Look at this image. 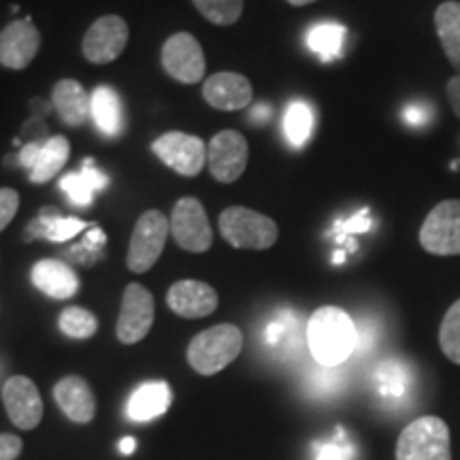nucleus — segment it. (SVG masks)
I'll list each match as a JSON object with an SVG mask.
<instances>
[{
    "instance_id": "nucleus-17",
    "label": "nucleus",
    "mask_w": 460,
    "mask_h": 460,
    "mask_svg": "<svg viewBox=\"0 0 460 460\" xmlns=\"http://www.w3.org/2000/svg\"><path fill=\"white\" fill-rule=\"evenodd\" d=\"M203 96L217 111H239L250 107L254 88L250 79L239 73H216L203 84Z\"/></svg>"
},
{
    "instance_id": "nucleus-30",
    "label": "nucleus",
    "mask_w": 460,
    "mask_h": 460,
    "mask_svg": "<svg viewBox=\"0 0 460 460\" xmlns=\"http://www.w3.org/2000/svg\"><path fill=\"white\" fill-rule=\"evenodd\" d=\"M192 4L216 26H233L243 15V0H192Z\"/></svg>"
},
{
    "instance_id": "nucleus-4",
    "label": "nucleus",
    "mask_w": 460,
    "mask_h": 460,
    "mask_svg": "<svg viewBox=\"0 0 460 460\" xmlns=\"http://www.w3.org/2000/svg\"><path fill=\"white\" fill-rule=\"evenodd\" d=\"M217 224L224 241L237 250H269L279 237L275 220L247 207H228L220 214Z\"/></svg>"
},
{
    "instance_id": "nucleus-31",
    "label": "nucleus",
    "mask_w": 460,
    "mask_h": 460,
    "mask_svg": "<svg viewBox=\"0 0 460 460\" xmlns=\"http://www.w3.org/2000/svg\"><path fill=\"white\" fill-rule=\"evenodd\" d=\"M58 326H60L62 335L71 339H90L99 331V320L84 307H66L58 315Z\"/></svg>"
},
{
    "instance_id": "nucleus-10",
    "label": "nucleus",
    "mask_w": 460,
    "mask_h": 460,
    "mask_svg": "<svg viewBox=\"0 0 460 460\" xmlns=\"http://www.w3.org/2000/svg\"><path fill=\"white\" fill-rule=\"evenodd\" d=\"M130 28L124 17L102 15L85 32L82 51L92 65H109L118 60L128 45Z\"/></svg>"
},
{
    "instance_id": "nucleus-8",
    "label": "nucleus",
    "mask_w": 460,
    "mask_h": 460,
    "mask_svg": "<svg viewBox=\"0 0 460 460\" xmlns=\"http://www.w3.org/2000/svg\"><path fill=\"white\" fill-rule=\"evenodd\" d=\"M152 152L160 163L183 177H197L207 164V146L197 135L171 130L152 143Z\"/></svg>"
},
{
    "instance_id": "nucleus-28",
    "label": "nucleus",
    "mask_w": 460,
    "mask_h": 460,
    "mask_svg": "<svg viewBox=\"0 0 460 460\" xmlns=\"http://www.w3.org/2000/svg\"><path fill=\"white\" fill-rule=\"evenodd\" d=\"M314 109L309 102L295 99L288 102L284 115V132L286 139L292 147H303L314 130Z\"/></svg>"
},
{
    "instance_id": "nucleus-11",
    "label": "nucleus",
    "mask_w": 460,
    "mask_h": 460,
    "mask_svg": "<svg viewBox=\"0 0 460 460\" xmlns=\"http://www.w3.org/2000/svg\"><path fill=\"white\" fill-rule=\"evenodd\" d=\"M163 68L175 82L192 85L205 77V54L199 39L190 32H175L163 45Z\"/></svg>"
},
{
    "instance_id": "nucleus-14",
    "label": "nucleus",
    "mask_w": 460,
    "mask_h": 460,
    "mask_svg": "<svg viewBox=\"0 0 460 460\" xmlns=\"http://www.w3.org/2000/svg\"><path fill=\"white\" fill-rule=\"evenodd\" d=\"M39 48H41V32L34 26L32 17L11 22L0 32V66L24 71L37 58Z\"/></svg>"
},
{
    "instance_id": "nucleus-2",
    "label": "nucleus",
    "mask_w": 460,
    "mask_h": 460,
    "mask_svg": "<svg viewBox=\"0 0 460 460\" xmlns=\"http://www.w3.org/2000/svg\"><path fill=\"white\" fill-rule=\"evenodd\" d=\"M243 349V332L234 324H217L199 332L188 345V362L199 376H216Z\"/></svg>"
},
{
    "instance_id": "nucleus-24",
    "label": "nucleus",
    "mask_w": 460,
    "mask_h": 460,
    "mask_svg": "<svg viewBox=\"0 0 460 460\" xmlns=\"http://www.w3.org/2000/svg\"><path fill=\"white\" fill-rule=\"evenodd\" d=\"M107 181V175L96 166L94 158H85L82 171L68 172V175L62 177L60 190H65L73 205L88 207L94 199V192L105 188Z\"/></svg>"
},
{
    "instance_id": "nucleus-25",
    "label": "nucleus",
    "mask_w": 460,
    "mask_h": 460,
    "mask_svg": "<svg viewBox=\"0 0 460 460\" xmlns=\"http://www.w3.org/2000/svg\"><path fill=\"white\" fill-rule=\"evenodd\" d=\"M435 28L450 65L460 75V3L447 0L435 11Z\"/></svg>"
},
{
    "instance_id": "nucleus-34",
    "label": "nucleus",
    "mask_w": 460,
    "mask_h": 460,
    "mask_svg": "<svg viewBox=\"0 0 460 460\" xmlns=\"http://www.w3.org/2000/svg\"><path fill=\"white\" fill-rule=\"evenodd\" d=\"M20 209V194L13 188H0V233L13 222Z\"/></svg>"
},
{
    "instance_id": "nucleus-16",
    "label": "nucleus",
    "mask_w": 460,
    "mask_h": 460,
    "mask_svg": "<svg viewBox=\"0 0 460 460\" xmlns=\"http://www.w3.org/2000/svg\"><path fill=\"white\" fill-rule=\"evenodd\" d=\"M217 292L199 279L175 281L166 292V305L172 314L186 320L207 318L217 309Z\"/></svg>"
},
{
    "instance_id": "nucleus-29",
    "label": "nucleus",
    "mask_w": 460,
    "mask_h": 460,
    "mask_svg": "<svg viewBox=\"0 0 460 460\" xmlns=\"http://www.w3.org/2000/svg\"><path fill=\"white\" fill-rule=\"evenodd\" d=\"M345 41V28L341 24H318L307 32V48L318 54L324 62L341 56Z\"/></svg>"
},
{
    "instance_id": "nucleus-33",
    "label": "nucleus",
    "mask_w": 460,
    "mask_h": 460,
    "mask_svg": "<svg viewBox=\"0 0 460 460\" xmlns=\"http://www.w3.org/2000/svg\"><path fill=\"white\" fill-rule=\"evenodd\" d=\"M356 446L343 427H337L329 439L314 444V460H354Z\"/></svg>"
},
{
    "instance_id": "nucleus-13",
    "label": "nucleus",
    "mask_w": 460,
    "mask_h": 460,
    "mask_svg": "<svg viewBox=\"0 0 460 460\" xmlns=\"http://www.w3.org/2000/svg\"><path fill=\"white\" fill-rule=\"evenodd\" d=\"M71 156V143L66 137L56 135L49 139L28 141L20 149V164L31 172L32 183H48L65 169Z\"/></svg>"
},
{
    "instance_id": "nucleus-36",
    "label": "nucleus",
    "mask_w": 460,
    "mask_h": 460,
    "mask_svg": "<svg viewBox=\"0 0 460 460\" xmlns=\"http://www.w3.org/2000/svg\"><path fill=\"white\" fill-rule=\"evenodd\" d=\"M22 439L17 435H0V460H15L22 452Z\"/></svg>"
},
{
    "instance_id": "nucleus-6",
    "label": "nucleus",
    "mask_w": 460,
    "mask_h": 460,
    "mask_svg": "<svg viewBox=\"0 0 460 460\" xmlns=\"http://www.w3.org/2000/svg\"><path fill=\"white\" fill-rule=\"evenodd\" d=\"M420 245L433 256H460V199L441 200L420 226Z\"/></svg>"
},
{
    "instance_id": "nucleus-18",
    "label": "nucleus",
    "mask_w": 460,
    "mask_h": 460,
    "mask_svg": "<svg viewBox=\"0 0 460 460\" xmlns=\"http://www.w3.org/2000/svg\"><path fill=\"white\" fill-rule=\"evenodd\" d=\"M54 399L75 424H88L96 416V399L90 384L79 376H66L54 386Z\"/></svg>"
},
{
    "instance_id": "nucleus-1",
    "label": "nucleus",
    "mask_w": 460,
    "mask_h": 460,
    "mask_svg": "<svg viewBox=\"0 0 460 460\" xmlns=\"http://www.w3.org/2000/svg\"><path fill=\"white\" fill-rule=\"evenodd\" d=\"M307 345L318 365L332 369L352 356L358 345V331L343 309L326 305L315 309L307 322Z\"/></svg>"
},
{
    "instance_id": "nucleus-5",
    "label": "nucleus",
    "mask_w": 460,
    "mask_h": 460,
    "mask_svg": "<svg viewBox=\"0 0 460 460\" xmlns=\"http://www.w3.org/2000/svg\"><path fill=\"white\" fill-rule=\"evenodd\" d=\"M169 233L171 224L163 211L149 209L146 214H141L135 228H132L126 267L132 273H147L158 262V258L163 256Z\"/></svg>"
},
{
    "instance_id": "nucleus-26",
    "label": "nucleus",
    "mask_w": 460,
    "mask_h": 460,
    "mask_svg": "<svg viewBox=\"0 0 460 460\" xmlns=\"http://www.w3.org/2000/svg\"><path fill=\"white\" fill-rule=\"evenodd\" d=\"M376 382V393L382 396L384 401H402L405 394L410 393L411 376L410 369L402 365L401 360H384L376 369L373 376Z\"/></svg>"
},
{
    "instance_id": "nucleus-12",
    "label": "nucleus",
    "mask_w": 460,
    "mask_h": 460,
    "mask_svg": "<svg viewBox=\"0 0 460 460\" xmlns=\"http://www.w3.org/2000/svg\"><path fill=\"white\" fill-rule=\"evenodd\" d=\"M154 312H156V305H154V296L147 288H143L141 284L126 286L118 329H115L119 343L135 345L141 339H146L147 332L152 331Z\"/></svg>"
},
{
    "instance_id": "nucleus-7",
    "label": "nucleus",
    "mask_w": 460,
    "mask_h": 460,
    "mask_svg": "<svg viewBox=\"0 0 460 460\" xmlns=\"http://www.w3.org/2000/svg\"><path fill=\"white\" fill-rule=\"evenodd\" d=\"M171 234L181 250L205 254L214 243V230L203 203L194 197H183L172 207Z\"/></svg>"
},
{
    "instance_id": "nucleus-3",
    "label": "nucleus",
    "mask_w": 460,
    "mask_h": 460,
    "mask_svg": "<svg viewBox=\"0 0 460 460\" xmlns=\"http://www.w3.org/2000/svg\"><path fill=\"white\" fill-rule=\"evenodd\" d=\"M396 460H452L450 429L441 418L422 416L407 424L396 441Z\"/></svg>"
},
{
    "instance_id": "nucleus-20",
    "label": "nucleus",
    "mask_w": 460,
    "mask_h": 460,
    "mask_svg": "<svg viewBox=\"0 0 460 460\" xmlns=\"http://www.w3.org/2000/svg\"><path fill=\"white\" fill-rule=\"evenodd\" d=\"M51 105H54L58 118L66 126H82L92 115L90 94L84 85L75 79H60L51 90Z\"/></svg>"
},
{
    "instance_id": "nucleus-32",
    "label": "nucleus",
    "mask_w": 460,
    "mask_h": 460,
    "mask_svg": "<svg viewBox=\"0 0 460 460\" xmlns=\"http://www.w3.org/2000/svg\"><path fill=\"white\" fill-rule=\"evenodd\" d=\"M439 348L447 360L460 365V298L447 309L439 326Z\"/></svg>"
},
{
    "instance_id": "nucleus-23",
    "label": "nucleus",
    "mask_w": 460,
    "mask_h": 460,
    "mask_svg": "<svg viewBox=\"0 0 460 460\" xmlns=\"http://www.w3.org/2000/svg\"><path fill=\"white\" fill-rule=\"evenodd\" d=\"M92 119L96 128L107 137H118L124 130V107L119 94L111 85H99L90 94Z\"/></svg>"
},
{
    "instance_id": "nucleus-15",
    "label": "nucleus",
    "mask_w": 460,
    "mask_h": 460,
    "mask_svg": "<svg viewBox=\"0 0 460 460\" xmlns=\"http://www.w3.org/2000/svg\"><path fill=\"white\" fill-rule=\"evenodd\" d=\"M4 411L11 422L22 430H32L41 424L43 399L37 384L26 376H13L3 388Z\"/></svg>"
},
{
    "instance_id": "nucleus-9",
    "label": "nucleus",
    "mask_w": 460,
    "mask_h": 460,
    "mask_svg": "<svg viewBox=\"0 0 460 460\" xmlns=\"http://www.w3.org/2000/svg\"><path fill=\"white\" fill-rule=\"evenodd\" d=\"M250 147L239 130H222L207 146V166L220 183L237 181L245 172Z\"/></svg>"
},
{
    "instance_id": "nucleus-21",
    "label": "nucleus",
    "mask_w": 460,
    "mask_h": 460,
    "mask_svg": "<svg viewBox=\"0 0 460 460\" xmlns=\"http://www.w3.org/2000/svg\"><path fill=\"white\" fill-rule=\"evenodd\" d=\"M172 401L171 386L166 382H147L141 384L135 393L130 394L128 405H126V416L132 422H152L169 411Z\"/></svg>"
},
{
    "instance_id": "nucleus-19",
    "label": "nucleus",
    "mask_w": 460,
    "mask_h": 460,
    "mask_svg": "<svg viewBox=\"0 0 460 460\" xmlns=\"http://www.w3.org/2000/svg\"><path fill=\"white\" fill-rule=\"evenodd\" d=\"M31 279L37 290H41L49 298H58V301L73 298L79 292V286H82L77 273L66 262L54 261V258H45V261L34 264Z\"/></svg>"
},
{
    "instance_id": "nucleus-37",
    "label": "nucleus",
    "mask_w": 460,
    "mask_h": 460,
    "mask_svg": "<svg viewBox=\"0 0 460 460\" xmlns=\"http://www.w3.org/2000/svg\"><path fill=\"white\" fill-rule=\"evenodd\" d=\"M446 96H447V102H450L454 115L460 119V75H454L450 82H447Z\"/></svg>"
},
{
    "instance_id": "nucleus-22",
    "label": "nucleus",
    "mask_w": 460,
    "mask_h": 460,
    "mask_svg": "<svg viewBox=\"0 0 460 460\" xmlns=\"http://www.w3.org/2000/svg\"><path fill=\"white\" fill-rule=\"evenodd\" d=\"M85 228L94 226L84 220H77V217H62L60 211L54 209V207H48V209L39 211L37 220L28 226L26 239L43 237L48 241H54V243H62V241L77 237Z\"/></svg>"
},
{
    "instance_id": "nucleus-39",
    "label": "nucleus",
    "mask_w": 460,
    "mask_h": 460,
    "mask_svg": "<svg viewBox=\"0 0 460 460\" xmlns=\"http://www.w3.org/2000/svg\"><path fill=\"white\" fill-rule=\"evenodd\" d=\"M135 447H137V441L132 439V437H124V439L119 441V452L126 454V456L135 452Z\"/></svg>"
},
{
    "instance_id": "nucleus-27",
    "label": "nucleus",
    "mask_w": 460,
    "mask_h": 460,
    "mask_svg": "<svg viewBox=\"0 0 460 460\" xmlns=\"http://www.w3.org/2000/svg\"><path fill=\"white\" fill-rule=\"evenodd\" d=\"M301 341V326H298V318L292 312L278 314L264 329V343L278 354L295 352Z\"/></svg>"
},
{
    "instance_id": "nucleus-38",
    "label": "nucleus",
    "mask_w": 460,
    "mask_h": 460,
    "mask_svg": "<svg viewBox=\"0 0 460 460\" xmlns=\"http://www.w3.org/2000/svg\"><path fill=\"white\" fill-rule=\"evenodd\" d=\"M271 118V107L269 105H256L254 109H252V113L247 115V119H250V122H254V124H264L267 122V119Z\"/></svg>"
},
{
    "instance_id": "nucleus-35",
    "label": "nucleus",
    "mask_w": 460,
    "mask_h": 460,
    "mask_svg": "<svg viewBox=\"0 0 460 460\" xmlns=\"http://www.w3.org/2000/svg\"><path fill=\"white\" fill-rule=\"evenodd\" d=\"M371 228V217H369V209L360 211L358 216H354L352 220L348 222H339L337 230H339V241H341L345 234H354V233H367Z\"/></svg>"
},
{
    "instance_id": "nucleus-40",
    "label": "nucleus",
    "mask_w": 460,
    "mask_h": 460,
    "mask_svg": "<svg viewBox=\"0 0 460 460\" xmlns=\"http://www.w3.org/2000/svg\"><path fill=\"white\" fill-rule=\"evenodd\" d=\"M288 3H290L292 7H305V4H312L315 0H288Z\"/></svg>"
}]
</instances>
